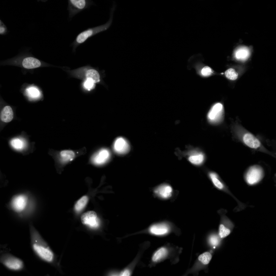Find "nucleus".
I'll use <instances>...</instances> for the list:
<instances>
[{"instance_id": "obj_1", "label": "nucleus", "mask_w": 276, "mask_h": 276, "mask_svg": "<svg viewBox=\"0 0 276 276\" xmlns=\"http://www.w3.org/2000/svg\"><path fill=\"white\" fill-rule=\"evenodd\" d=\"M114 5L111 9L110 17L108 21L105 24L83 30L76 36L71 45L73 47V50L79 45L84 43L89 38L101 32L107 30L111 26L112 22L113 14L115 9Z\"/></svg>"}, {"instance_id": "obj_2", "label": "nucleus", "mask_w": 276, "mask_h": 276, "mask_svg": "<svg viewBox=\"0 0 276 276\" xmlns=\"http://www.w3.org/2000/svg\"><path fill=\"white\" fill-rule=\"evenodd\" d=\"M68 2L67 9L70 19L94 4L92 1L89 0H69Z\"/></svg>"}, {"instance_id": "obj_3", "label": "nucleus", "mask_w": 276, "mask_h": 276, "mask_svg": "<svg viewBox=\"0 0 276 276\" xmlns=\"http://www.w3.org/2000/svg\"><path fill=\"white\" fill-rule=\"evenodd\" d=\"M241 139L243 143L248 147L259 151L272 155L271 153L262 145L258 139L250 133H244L241 134Z\"/></svg>"}, {"instance_id": "obj_4", "label": "nucleus", "mask_w": 276, "mask_h": 276, "mask_svg": "<svg viewBox=\"0 0 276 276\" xmlns=\"http://www.w3.org/2000/svg\"><path fill=\"white\" fill-rule=\"evenodd\" d=\"M28 201V197L27 194L16 195L12 198L9 203V206L13 211L21 214L26 208Z\"/></svg>"}, {"instance_id": "obj_5", "label": "nucleus", "mask_w": 276, "mask_h": 276, "mask_svg": "<svg viewBox=\"0 0 276 276\" xmlns=\"http://www.w3.org/2000/svg\"><path fill=\"white\" fill-rule=\"evenodd\" d=\"M263 171L260 166L255 165L251 166L248 170L245 175L247 183L253 185L259 182L262 178Z\"/></svg>"}, {"instance_id": "obj_6", "label": "nucleus", "mask_w": 276, "mask_h": 276, "mask_svg": "<svg viewBox=\"0 0 276 276\" xmlns=\"http://www.w3.org/2000/svg\"><path fill=\"white\" fill-rule=\"evenodd\" d=\"M32 248L36 254L43 260L48 262H51L53 260L54 255L51 251L37 239H35L32 244Z\"/></svg>"}, {"instance_id": "obj_7", "label": "nucleus", "mask_w": 276, "mask_h": 276, "mask_svg": "<svg viewBox=\"0 0 276 276\" xmlns=\"http://www.w3.org/2000/svg\"><path fill=\"white\" fill-rule=\"evenodd\" d=\"M74 76L85 79H91L96 83L100 81V76L98 72L93 69L81 68L72 72Z\"/></svg>"}, {"instance_id": "obj_8", "label": "nucleus", "mask_w": 276, "mask_h": 276, "mask_svg": "<svg viewBox=\"0 0 276 276\" xmlns=\"http://www.w3.org/2000/svg\"><path fill=\"white\" fill-rule=\"evenodd\" d=\"M82 223L92 229L99 227L100 222L96 213L93 211L86 212L82 214L81 217Z\"/></svg>"}, {"instance_id": "obj_9", "label": "nucleus", "mask_w": 276, "mask_h": 276, "mask_svg": "<svg viewBox=\"0 0 276 276\" xmlns=\"http://www.w3.org/2000/svg\"><path fill=\"white\" fill-rule=\"evenodd\" d=\"M223 110V105L218 103L214 105L209 110L207 115L209 122L213 124L218 123L221 120Z\"/></svg>"}, {"instance_id": "obj_10", "label": "nucleus", "mask_w": 276, "mask_h": 276, "mask_svg": "<svg viewBox=\"0 0 276 276\" xmlns=\"http://www.w3.org/2000/svg\"><path fill=\"white\" fill-rule=\"evenodd\" d=\"M110 156V151L105 148L101 149L95 154L92 156L91 161L94 164L101 165L106 163Z\"/></svg>"}, {"instance_id": "obj_11", "label": "nucleus", "mask_w": 276, "mask_h": 276, "mask_svg": "<svg viewBox=\"0 0 276 276\" xmlns=\"http://www.w3.org/2000/svg\"><path fill=\"white\" fill-rule=\"evenodd\" d=\"M113 148L115 152L120 154H123L128 153L130 149L128 142L124 138L119 137L115 141Z\"/></svg>"}, {"instance_id": "obj_12", "label": "nucleus", "mask_w": 276, "mask_h": 276, "mask_svg": "<svg viewBox=\"0 0 276 276\" xmlns=\"http://www.w3.org/2000/svg\"><path fill=\"white\" fill-rule=\"evenodd\" d=\"M3 263L8 268L13 270H19L23 267V263L22 261L15 257H8L4 261Z\"/></svg>"}, {"instance_id": "obj_13", "label": "nucleus", "mask_w": 276, "mask_h": 276, "mask_svg": "<svg viewBox=\"0 0 276 276\" xmlns=\"http://www.w3.org/2000/svg\"><path fill=\"white\" fill-rule=\"evenodd\" d=\"M76 156V153L75 151L71 150H63L59 153L60 160L63 165L73 160Z\"/></svg>"}, {"instance_id": "obj_14", "label": "nucleus", "mask_w": 276, "mask_h": 276, "mask_svg": "<svg viewBox=\"0 0 276 276\" xmlns=\"http://www.w3.org/2000/svg\"><path fill=\"white\" fill-rule=\"evenodd\" d=\"M155 193L160 197L167 199L171 195L172 189L169 185L163 184L158 187L155 190Z\"/></svg>"}, {"instance_id": "obj_15", "label": "nucleus", "mask_w": 276, "mask_h": 276, "mask_svg": "<svg viewBox=\"0 0 276 276\" xmlns=\"http://www.w3.org/2000/svg\"><path fill=\"white\" fill-rule=\"evenodd\" d=\"M169 230V226L164 223H158L152 225L150 228L151 233L156 235H162L167 233Z\"/></svg>"}, {"instance_id": "obj_16", "label": "nucleus", "mask_w": 276, "mask_h": 276, "mask_svg": "<svg viewBox=\"0 0 276 276\" xmlns=\"http://www.w3.org/2000/svg\"><path fill=\"white\" fill-rule=\"evenodd\" d=\"M22 64L24 68L32 69L40 66L41 64L40 61L38 59L32 57H28L23 60Z\"/></svg>"}, {"instance_id": "obj_17", "label": "nucleus", "mask_w": 276, "mask_h": 276, "mask_svg": "<svg viewBox=\"0 0 276 276\" xmlns=\"http://www.w3.org/2000/svg\"><path fill=\"white\" fill-rule=\"evenodd\" d=\"M13 113L12 108L9 106L4 107L2 110L1 114V120L5 122H9L12 120Z\"/></svg>"}, {"instance_id": "obj_18", "label": "nucleus", "mask_w": 276, "mask_h": 276, "mask_svg": "<svg viewBox=\"0 0 276 276\" xmlns=\"http://www.w3.org/2000/svg\"><path fill=\"white\" fill-rule=\"evenodd\" d=\"M250 54L248 49L246 47H242L237 49L235 53V56L237 59L245 60L247 59Z\"/></svg>"}, {"instance_id": "obj_19", "label": "nucleus", "mask_w": 276, "mask_h": 276, "mask_svg": "<svg viewBox=\"0 0 276 276\" xmlns=\"http://www.w3.org/2000/svg\"><path fill=\"white\" fill-rule=\"evenodd\" d=\"M167 254V250L164 247H162L154 253L152 258L154 262H157L165 257Z\"/></svg>"}, {"instance_id": "obj_20", "label": "nucleus", "mask_w": 276, "mask_h": 276, "mask_svg": "<svg viewBox=\"0 0 276 276\" xmlns=\"http://www.w3.org/2000/svg\"><path fill=\"white\" fill-rule=\"evenodd\" d=\"M204 156L201 153H198L190 155L188 158L189 160L192 164L199 165L201 164L204 160Z\"/></svg>"}, {"instance_id": "obj_21", "label": "nucleus", "mask_w": 276, "mask_h": 276, "mask_svg": "<svg viewBox=\"0 0 276 276\" xmlns=\"http://www.w3.org/2000/svg\"><path fill=\"white\" fill-rule=\"evenodd\" d=\"M88 200V197L86 195L80 198L75 204V209L76 211L79 212L82 210L87 204Z\"/></svg>"}, {"instance_id": "obj_22", "label": "nucleus", "mask_w": 276, "mask_h": 276, "mask_svg": "<svg viewBox=\"0 0 276 276\" xmlns=\"http://www.w3.org/2000/svg\"><path fill=\"white\" fill-rule=\"evenodd\" d=\"M12 146L17 150H21L23 149L24 146L23 141L20 139L16 138L12 139L10 142Z\"/></svg>"}, {"instance_id": "obj_23", "label": "nucleus", "mask_w": 276, "mask_h": 276, "mask_svg": "<svg viewBox=\"0 0 276 276\" xmlns=\"http://www.w3.org/2000/svg\"><path fill=\"white\" fill-rule=\"evenodd\" d=\"M212 258L211 254L209 252H205L200 255L198 257L199 260L204 264H208Z\"/></svg>"}, {"instance_id": "obj_24", "label": "nucleus", "mask_w": 276, "mask_h": 276, "mask_svg": "<svg viewBox=\"0 0 276 276\" xmlns=\"http://www.w3.org/2000/svg\"><path fill=\"white\" fill-rule=\"evenodd\" d=\"M225 74L226 77L231 80H235L238 77V73L235 69L232 68H230L226 70Z\"/></svg>"}, {"instance_id": "obj_25", "label": "nucleus", "mask_w": 276, "mask_h": 276, "mask_svg": "<svg viewBox=\"0 0 276 276\" xmlns=\"http://www.w3.org/2000/svg\"><path fill=\"white\" fill-rule=\"evenodd\" d=\"M230 230L226 228L223 225H220L219 228V235L221 238L226 237L230 234Z\"/></svg>"}, {"instance_id": "obj_26", "label": "nucleus", "mask_w": 276, "mask_h": 276, "mask_svg": "<svg viewBox=\"0 0 276 276\" xmlns=\"http://www.w3.org/2000/svg\"><path fill=\"white\" fill-rule=\"evenodd\" d=\"M95 83L92 79H85L83 83V86L86 90L90 91L94 87Z\"/></svg>"}, {"instance_id": "obj_27", "label": "nucleus", "mask_w": 276, "mask_h": 276, "mask_svg": "<svg viewBox=\"0 0 276 276\" xmlns=\"http://www.w3.org/2000/svg\"><path fill=\"white\" fill-rule=\"evenodd\" d=\"M27 91L29 96L32 98L37 97L39 95V91L35 87L29 88L27 89Z\"/></svg>"}, {"instance_id": "obj_28", "label": "nucleus", "mask_w": 276, "mask_h": 276, "mask_svg": "<svg viewBox=\"0 0 276 276\" xmlns=\"http://www.w3.org/2000/svg\"><path fill=\"white\" fill-rule=\"evenodd\" d=\"M211 179L214 185L218 188L222 189L223 188V184L217 178V177H214Z\"/></svg>"}, {"instance_id": "obj_29", "label": "nucleus", "mask_w": 276, "mask_h": 276, "mask_svg": "<svg viewBox=\"0 0 276 276\" xmlns=\"http://www.w3.org/2000/svg\"><path fill=\"white\" fill-rule=\"evenodd\" d=\"M213 72L211 69L208 66L204 67L201 70L202 75L204 76H207L211 75Z\"/></svg>"}, {"instance_id": "obj_30", "label": "nucleus", "mask_w": 276, "mask_h": 276, "mask_svg": "<svg viewBox=\"0 0 276 276\" xmlns=\"http://www.w3.org/2000/svg\"><path fill=\"white\" fill-rule=\"evenodd\" d=\"M210 241L211 244L214 246H216L219 243L218 238L215 236L211 237L210 239Z\"/></svg>"}, {"instance_id": "obj_31", "label": "nucleus", "mask_w": 276, "mask_h": 276, "mask_svg": "<svg viewBox=\"0 0 276 276\" xmlns=\"http://www.w3.org/2000/svg\"><path fill=\"white\" fill-rule=\"evenodd\" d=\"M130 272L129 270L125 269L122 271L119 274V276H128L130 275Z\"/></svg>"}, {"instance_id": "obj_32", "label": "nucleus", "mask_w": 276, "mask_h": 276, "mask_svg": "<svg viewBox=\"0 0 276 276\" xmlns=\"http://www.w3.org/2000/svg\"><path fill=\"white\" fill-rule=\"evenodd\" d=\"M209 176L211 178L215 177H217V175L213 172L210 173L209 174Z\"/></svg>"}, {"instance_id": "obj_33", "label": "nucleus", "mask_w": 276, "mask_h": 276, "mask_svg": "<svg viewBox=\"0 0 276 276\" xmlns=\"http://www.w3.org/2000/svg\"><path fill=\"white\" fill-rule=\"evenodd\" d=\"M0 33H3L5 30V29L3 27H0Z\"/></svg>"}, {"instance_id": "obj_34", "label": "nucleus", "mask_w": 276, "mask_h": 276, "mask_svg": "<svg viewBox=\"0 0 276 276\" xmlns=\"http://www.w3.org/2000/svg\"><path fill=\"white\" fill-rule=\"evenodd\" d=\"M213 248H215V246Z\"/></svg>"}]
</instances>
